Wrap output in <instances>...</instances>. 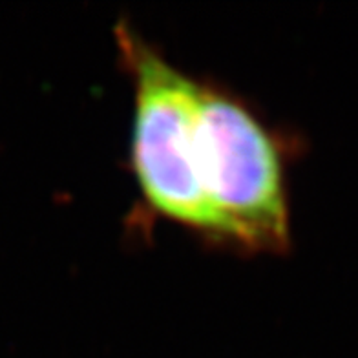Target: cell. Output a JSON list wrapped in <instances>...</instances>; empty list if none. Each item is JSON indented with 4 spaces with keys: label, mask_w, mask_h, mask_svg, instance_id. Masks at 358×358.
<instances>
[{
    "label": "cell",
    "mask_w": 358,
    "mask_h": 358,
    "mask_svg": "<svg viewBox=\"0 0 358 358\" xmlns=\"http://www.w3.org/2000/svg\"><path fill=\"white\" fill-rule=\"evenodd\" d=\"M196 145L217 241L250 252L291 247L285 146L232 92L199 83Z\"/></svg>",
    "instance_id": "6da1fadb"
},
{
    "label": "cell",
    "mask_w": 358,
    "mask_h": 358,
    "mask_svg": "<svg viewBox=\"0 0 358 358\" xmlns=\"http://www.w3.org/2000/svg\"><path fill=\"white\" fill-rule=\"evenodd\" d=\"M115 43L132 77V169L146 207L217 241L216 220L198 166L199 80L174 66L128 24L115 28Z\"/></svg>",
    "instance_id": "7a4b0ae2"
}]
</instances>
